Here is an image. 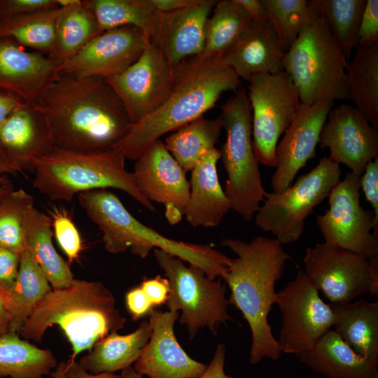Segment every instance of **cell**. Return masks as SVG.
I'll return each instance as SVG.
<instances>
[{
	"label": "cell",
	"mask_w": 378,
	"mask_h": 378,
	"mask_svg": "<svg viewBox=\"0 0 378 378\" xmlns=\"http://www.w3.org/2000/svg\"><path fill=\"white\" fill-rule=\"evenodd\" d=\"M36 104L47 115L55 148L111 150L132 125L121 101L102 78L59 71Z\"/></svg>",
	"instance_id": "cell-1"
},
{
	"label": "cell",
	"mask_w": 378,
	"mask_h": 378,
	"mask_svg": "<svg viewBox=\"0 0 378 378\" xmlns=\"http://www.w3.org/2000/svg\"><path fill=\"white\" fill-rule=\"evenodd\" d=\"M220 244L237 255L220 277L230 290L228 303L241 312L249 326V362L255 365L263 358L276 360L282 352L272 335L268 315L275 303L276 282L291 257L275 238L258 236L249 242L226 238Z\"/></svg>",
	"instance_id": "cell-2"
},
{
	"label": "cell",
	"mask_w": 378,
	"mask_h": 378,
	"mask_svg": "<svg viewBox=\"0 0 378 378\" xmlns=\"http://www.w3.org/2000/svg\"><path fill=\"white\" fill-rule=\"evenodd\" d=\"M174 70V83L164 100L148 115L132 124L113 146L125 159L135 161L162 135L203 116L223 92H235L241 83L220 57H190Z\"/></svg>",
	"instance_id": "cell-3"
},
{
	"label": "cell",
	"mask_w": 378,
	"mask_h": 378,
	"mask_svg": "<svg viewBox=\"0 0 378 378\" xmlns=\"http://www.w3.org/2000/svg\"><path fill=\"white\" fill-rule=\"evenodd\" d=\"M125 323L113 293L102 283L74 278L68 286L52 289L41 300L18 334L41 342L48 328L56 325L71 344L69 359L75 360Z\"/></svg>",
	"instance_id": "cell-4"
},
{
	"label": "cell",
	"mask_w": 378,
	"mask_h": 378,
	"mask_svg": "<svg viewBox=\"0 0 378 378\" xmlns=\"http://www.w3.org/2000/svg\"><path fill=\"white\" fill-rule=\"evenodd\" d=\"M78 201L88 218L103 233L106 251L110 253L130 251L141 258L155 248L161 249L202 270L215 280L227 270L231 258L209 244L184 242L168 238L138 220L120 199L106 190L78 195Z\"/></svg>",
	"instance_id": "cell-5"
},
{
	"label": "cell",
	"mask_w": 378,
	"mask_h": 378,
	"mask_svg": "<svg viewBox=\"0 0 378 378\" xmlns=\"http://www.w3.org/2000/svg\"><path fill=\"white\" fill-rule=\"evenodd\" d=\"M125 157L113 149L78 152L55 148L35 165L33 186L51 200L71 202L80 193L113 188L151 211L153 203L139 192Z\"/></svg>",
	"instance_id": "cell-6"
},
{
	"label": "cell",
	"mask_w": 378,
	"mask_h": 378,
	"mask_svg": "<svg viewBox=\"0 0 378 378\" xmlns=\"http://www.w3.org/2000/svg\"><path fill=\"white\" fill-rule=\"evenodd\" d=\"M348 60L320 16L307 24L285 52L283 67L300 103L349 99Z\"/></svg>",
	"instance_id": "cell-7"
},
{
	"label": "cell",
	"mask_w": 378,
	"mask_h": 378,
	"mask_svg": "<svg viewBox=\"0 0 378 378\" xmlns=\"http://www.w3.org/2000/svg\"><path fill=\"white\" fill-rule=\"evenodd\" d=\"M226 132L220 158L227 173L225 194L231 209L250 221L267 192L264 189L252 144V114L247 91L239 87L218 115Z\"/></svg>",
	"instance_id": "cell-8"
},
{
	"label": "cell",
	"mask_w": 378,
	"mask_h": 378,
	"mask_svg": "<svg viewBox=\"0 0 378 378\" xmlns=\"http://www.w3.org/2000/svg\"><path fill=\"white\" fill-rule=\"evenodd\" d=\"M341 169L328 157L281 192H267L255 216L256 226L270 232L282 245L296 241L304 220L340 181Z\"/></svg>",
	"instance_id": "cell-9"
},
{
	"label": "cell",
	"mask_w": 378,
	"mask_h": 378,
	"mask_svg": "<svg viewBox=\"0 0 378 378\" xmlns=\"http://www.w3.org/2000/svg\"><path fill=\"white\" fill-rule=\"evenodd\" d=\"M155 259L170 284L166 304L169 311H181L179 322L187 326L190 340L206 326L216 333V326L232 321L227 314L226 286L211 280L200 268L190 265L161 249H153Z\"/></svg>",
	"instance_id": "cell-10"
},
{
	"label": "cell",
	"mask_w": 378,
	"mask_h": 378,
	"mask_svg": "<svg viewBox=\"0 0 378 378\" xmlns=\"http://www.w3.org/2000/svg\"><path fill=\"white\" fill-rule=\"evenodd\" d=\"M248 83L253 151L258 162L275 167L279 137L289 127L301 103L294 85L284 71L255 74Z\"/></svg>",
	"instance_id": "cell-11"
},
{
	"label": "cell",
	"mask_w": 378,
	"mask_h": 378,
	"mask_svg": "<svg viewBox=\"0 0 378 378\" xmlns=\"http://www.w3.org/2000/svg\"><path fill=\"white\" fill-rule=\"evenodd\" d=\"M347 173L331 190L329 209L317 215L325 242L348 249L368 260L378 256V218L360 205V177Z\"/></svg>",
	"instance_id": "cell-12"
},
{
	"label": "cell",
	"mask_w": 378,
	"mask_h": 378,
	"mask_svg": "<svg viewBox=\"0 0 378 378\" xmlns=\"http://www.w3.org/2000/svg\"><path fill=\"white\" fill-rule=\"evenodd\" d=\"M275 303L282 314L278 343L281 352L299 354L312 349L333 327L335 315L329 304L304 270L276 293Z\"/></svg>",
	"instance_id": "cell-13"
},
{
	"label": "cell",
	"mask_w": 378,
	"mask_h": 378,
	"mask_svg": "<svg viewBox=\"0 0 378 378\" xmlns=\"http://www.w3.org/2000/svg\"><path fill=\"white\" fill-rule=\"evenodd\" d=\"M304 273L332 303L350 302L370 293L368 260L361 254L328 243L306 248Z\"/></svg>",
	"instance_id": "cell-14"
},
{
	"label": "cell",
	"mask_w": 378,
	"mask_h": 378,
	"mask_svg": "<svg viewBox=\"0 0 378 378\" xmlns=\"http://www.w3.org/2000/svg\"><path fill=\"white\" fill-rule=\"evenodd\" d=\"M174 78V69L149 41L134 63L121 74L105 80L134 124L162 104L172 89Z\"/></svg>",
	"instance_id": "cell-15"
},
{
	"label": "cell",
	"mask_w": 378,
	"mask_h": 378,
	"mask_svg": "<svg viewBox=\"0 0 378 378\" xmlns=\"http://www.w3.org/2000/svg\"><path fill=\"white\" fill-rule=\"evenodd\" d=\"M186 172L158 139L135 160L132 172L141 194L148 201L164 205L170 225H176L185 215L190 194Z\"/></svg>",
	"instance_id": "cell-16"
},
{
	"label": "cell",
	"mask_w": 378,
	"mask_h": 378,
	"mask_svg": "<svg viewBox=\"0 0 378 378\" xmlns=\"http://www.w3.org/2000/svg\"><path fill=\"white\" fill-rule=\"evenodd\" d=\"M320 146L329 150L328 159L344 164L361 175L366 164L378 157V132L355 106L332 108L320 134Z\"/></svg>",
	"instance_id": "cell-17"
},
{
	"label": "cell",
	"mask_w": 378,
	"mask_h": 378,
	"mask_svg": "<svg viewBox=\"0 0 378 378\" xmlns=\"http://www.w3.org/2000/svg\"><path fill=\"white\" fill-rule=\"evenodd\" d=\"M149 41L136 27L111 29L94 38L59 71L80 78H111L134 63Z\"/></svg>",
	"instance_id": "cell-18"
},
{
	"label": "cell",
	"mask_w": 378,
	"mask_h": 378,
	"mask_svg": "<svg viewBox=\"0 0 378 378\" xmlns=\"http://www.w3.org/2000/svg\"><path fill=\"white\" fill-rule=\"evenodd\" d=\"M334 102L300 104L276 148V170L271 181L273 192H281L288 188L298 172L315 157L321 132Z\"/></svg>",
	"instance_id": "cell-19"
},
{
	"label": "cell",
	"mask_w": 378,
	"mask_h": 378,
	"mask_svg": "<svg viewBox=\"0 0 378 378\" xmlns=\"http://www.w3.org/2000/svg\"><path fill=\"white\" fill-rule=\"evenodd\" d=\"M148 314L151 335L134 370L148 378H198L207 365L190 358L178 342L174 330L178 312L153 309Z\"/></svg>",
	"instance_id": "cell-20"
},
{
	"label": "cell",
	"mask_w": 378,
	"mask_h": 378,
	"mask_svg": "<svg viewBox=\"0 0 378 378\" xmlns=\"http://www.w3.org/2000/svg\"><path fill=\"white\" fill-rule=\"evenodd\" d=\"M0 146L20 172H34L36 163L55 148L46 112L36 103L20 104L0 126Z\"/></svg>",
	"instance_id": "cell-21"
},
{
	"label": "cell",
	"mask_w": 378,
	"mask_h": 378,
	"mask_svg": "<svg viewBox=\"0 0 378 378\" xmlns=\"http://www.w3.org/2000/svg\"><path fill=\"white\" fill-rule=\"evenodd\" d=\"M217 1L199 0L180 10L160 12L150 41L173 69L203 51L206 22Z\"/></svg>",
	"instance_id": "cell-22"
},
{
	"label": "cell",
	"mask_w": 378,
	"mask_h": 378,
	"mask_svg": "<svg viewBox=\"0 0 378 378\" xmlns=\"http://www.w3.org/2000/svg\"><path fill=\"white\" fill-rule=\"evenodd\" d=\"M58 75L46 55L27 51L10 37L0 38V89L37 103Z\"/></svg>",
	"instance_id": "cell-23"
},
{
	"label": "cell",
	"mask_w": 378,
	"mask_h": 378,
	"mask_svg": "<svg viewBox=\"0 0 378 378\" xmlns=\"http://www.w3.org/2000/svg\"><path fill=\"white\" fill-rule=\"evenodd\" d=\"M284 55L270 22L252 21L220 58L239 78L249 81L258 74L284 71Z\"/></svg>",
	"instance_id": "cell-24"
},
{
	"label": "cell",
	"mask_w": 378,
	"mask_h": 378,
	"mask_svg": "<svg viewBox=\"0 0 378 378\" xmlns=\"http://www.w3.org/2000/svg\"><path fill=\"white\" fill-rule=\"evenodd\" d=\"M220 158V150L214 147L190 171V194L184 216L194 227H215L231 209L218 176Z\"/></svg>",
	"instance_id": "cell-25"
},
{
	"label": "cell",
	"mask_w": 378,
	"mask_h": 378,
	"mask_svg": "<svg viewBox=\"0 0 378 378\" xmlns=\"http://www.w3.org/2000/svg\"><path fill=\"white\" fill-rule=\"evenodd\" d=\"M300 362L328 378H376L377 363L356 353L334 330L309 350L297 354Z\"/></svg>",
	"instance_id": "cell-26"
},
{
	"label": "cell",
	"mask_w": 378,
	"mask_h": 378,
	"mask_svg": "<svg viewBox=\"0 0 378 378\" xmlns=\"http://www.w3.org/2000/svg\"><path fill=\"white\" fill-rule=\"evenodd\" d=\"M329 304L335 315V332L356 353L378 362V302Z\"/></svg>",
	"instance_id": "cell-27"
},
{
	"label": "cell",
	"mask_w": 378,
	"mask_h": 378,
	"mask_svg": "<svg viewBox=\"0 0 378 378\" xmlns=\"http://www.w3.org/2000/svg\"><path fill=\"white\" fill-rule=\"evenodd\" d=\"M151 332L148 321L144 320L130 334L121 335L113 332L97 342L78 363L94 374L123 370L140 357Z\"/></svg>",
	"instance_id": "cell-28"
},
{
	"label": "cell",
	"mask_w": 378,
	"mask_h": 378,
	"mask_svg": "<svg viewBox=\"0 0 378 378\" xmlns=\"http://www.w3.org/2000/svg\"><path fill=\"white\" fill-rule=\"evenodd\" d=\"M52 236L50 216L31 207L24 222L25 251L38 264L52 288L59 289L68 286L74 276L69 264L57 252Z\"/></svg>",
	"instance_id": "cell-29"
},
{
	"label": "cell",
	"mask_w": 378,
	"mask_h": 378,
	"mask_svg": "<svg viewBox=\"0 0 378 378\" xmlns=\"http://www.w3.org/2000/svg\"><path fill=\"white\" fill-rule=\"evenodd\" d=\"M51 290L38 264L24 251L14 285L8 291H0L8 316V332L18 333L38 303Z\"/></svg>",
	"instance_id": "cell-30"
},
{
	"label": "cell",
	"mask_w": 378,
	"mask_h": 378,
	"mask_svg": "<svg viewBox=\"0 0 378 378\" xmlns=\"http://www.w3.org/2000/svg\"><path fill=\"white\" fill-rule=\"evenodd\" d=\"M55 38L47 57L59 69L94 38L104 32L85 1L60 8Z\"/></svg>",
	"instance_id": "cell-31"
},
{
	"label": "cell",
	"mask_w": 378,
	"mask_h": 378,
	"mask_svg": "<svg viewBox=\"0 0 378 378\" xmlns=\"http://www.w3.org/2000/svg\"><path fill=\"white\" fill-rule=\"evenodd\" d=\"M349 99L378 128V42L357 46L346 69Z\"/></svg>",
	"instance_id": "cell-32"
},
{
	"label": "cell",
	"mask_w": 378,
	"mask_h": 378,
	"mask_svg": "<svg viewBox=\"0 0 378 378\" xmlns=\"http://www.w3.org/2000/svg\"><path fill=\"white\" fill-rule=\"evenodd\" d=\"M57 365L50 349H40L18 333L0 336V377L44 378Z\"/></svg>",
	"instance_id": "cell-33"
},
{
	"label": "cell",
	"mask_w": 378,
	"mask_h": 378,
	"mask_svg": "<svg viewBox=\"0 0 378 378\" xmlns=\"http://www.w3.org/2000/svg\"><path fill=\"white\" fill-rule=\"evenodd\" d=\"M222 128L219 116L214 119L202 116L174 130L165 139L164 145L186 172L191 171L215 147Z\"/></svg>",
	"instance_id": "cell-34"
},
{
	"label": "cell",
	"mask_w": 378,
	"mask_h": 378,
	"mask_svg": "<svg viewBox=\"0 0 378 378\" xmlns=\"http://www.w3.org/2000/svg\"><path fill=\"white\" fill-rule=\"evenodd\" d=\"M103 31L122 27L139 28L150 41L160 12L151 0H84Z\"/></svg>",
	"instance_id": "cell-35"
},
{
	"label": "cell",
	"mask_w": 378,
	"mask_h": 378,
	"mask_svg": "<svg viewBox=\"0 0 378 378\" xmlns=\"http://www.w3.org/2000/svg\"><path fill=\"white\" fill-rule=\"evenodd\" d=\"M252 21L251 15L236 0L218 1L212 17L206 22L203 51L196 57H220Z\"/></svg>",
	"instance_id": "cell-36"
},
{
	"label": "cell",
	"mask_w": 378,
	"mask_h": 378,
	"mask_svg": "<svg viewBox=\"0 0 378 378\" xmlns=\"http://www.w3.org/2000/svg\"><path fill=\"white\" fill-rule=\"evenodd\" d=\"M60 7L24 15L0 17V38L8 36L23 47L47 56L56 32Z\"/></svg>",
	"instance_id": "cell-37"
},
{
	"label": "cell",
	"mask_w": 378,
	"mask_h": 378,
	"mask_svg": "<svg viewBox=\"0 0 378 378\" xmlns=\"http://www.w3.org/2000/svg\"><path fill=\"white\" fill-rule=\"evenodd\" d=\"M269 21L286 52L301 31L321 16L315 0H261Z\"/></svg>",
	"instance_id": "cell-38"
},
{
	"label": "cell",
	"mask_w": 378,
	"mask_h": 378,
	"mask_svg": "<svg viewBox=\"0 0 378 378\" xmlns=\"http://www.w3.org/2000/svg\"><path fill=\"white\" fill-rule=\"evenodd\" d=\"M320 15L348 61L358 46L366 0H315Z\"/></svg>",
	"instance_id": "cell-39"
},
{
	"label": "cell",
	"mask_w": 378,
	"mask_h": 378,
	"mask_svg": "<svg viewBox=\"0 0 378 378\" xmlns=\"http://www.w3.org/2000/svg\"><path fill=\"white\" fill-rule=\"evenodd\" d=\"M33 206V197L22 188L13 189L0 200V247L20 255L25 251V218Z\"/></svg>",
	"instance_id": "cell-40"
},
{
	"label": "cell",
	"mask_w": 378,
	"mask_h": 378,
	"mask_svg": "<svg viewBox=\"0 0 378 378\" xmlns=\"http://www.w3.org/2000/svg\"><path fill=\"white\" fill-rule=\"evenodd\" d=\"M50 218L55 238L69 262H71L78 258L83 249L80 234L65 210L55 209Z\"/></svg>",
	"instance_id": "cell-41"
},
{
	"label": "cell",
	"mask_w": 378,
	"mask_h": 378,
	"mask_svg": "<svg viewBox=\"0 0 378 378\" xmlns=\"http://www.w3.org/2000/svg\"><path fill=\"white\" fill-rule=\"evenodd\" d=\"M358 46L378 42V1L366 0L358 31Z\"/></svg>",
	"instance_id": "cell-42"
},
{
	"label": "cell",
	"mask_w": 378,
	"mask_h": 378,
	"mask_svg": "<svg viewBox=\"0 0 378 378\" xmlns=\"http://www.w3.org/2000/svg\"><path fill=\"white\" fill-rule=\"evenodd\" d=\"M58 7L57 0H0V17L24 15Z\"/></svg>",
	"instance_id": "cell-43"
},
{
	"label": "cell",
	"mask_w": 378,
	"mask_h": 378,
	"mask_svg": "<svg viewBox=\"0 0 378 378\" xmlns=\"http://www.w3.org/2000/svg\"><path fill=\"white\" fill-rule=\"evenodd\" d=\"M21 255L0 247V291H8L14 285Z\"/></svg>",
	"instance_id": "cell-44"
},
{
	"label": "cell",
	"mask_w": 378,
	"mask_h": 378,
	"mask_svg": "<svg viewBox=\"0 0 378 378\" xmlns=\"http://www.w3.org/2000/svg\"><path fill=\"white\" fill-rule=\"evenodd\" d=\"M360 177V187L366 200L372 205L378 218V157L369 162Z\"/></svg>",
	"instance_id": "cell-45"
},
{
	"label": "cell",
	"mask_w": 378,
	"mask_h": 378,
	"mask_svg": "<svg viewBox=\"0 0 378 378\" xmlns=\"http://www.w3.org/2000/svg\"><path fill=\"white\" fill-rule=\"evenodd\" d=\"M140 286L153 308L166 303L167 301L170 292V284L167 278L157 275L154 278L144 280Z\"/></svg>",
	"instance_id": "cell-46"
},
{
	"label": "cell",
	"mask_w": 378,
	"mask_h": 378,
	"mask_svg": "<svg viewBox=\"0 0 378 378\" xmlns=\"http://www.w3.org/2000/svg\"><path fill=\"white\" fill-rule=\"evenodd\" d=\"M125 301L127 308L134 321L148 314L154 309L141 286L134 288L127 292Z\"/></svg>",
	"instance_id": "cell-47"
},
{
	"label": "cell",
	"mask_w": 378,
	"mask_h": 378,
	"mask_svg": "<svg viewBox=\"0 0 378 378\" xmlns=\"http://www.w3.org/2000/svg\"><path fill=\"white\" fill-rule=\"evenodd\" d=\"M225 346L223 344H219L205 372L198 378H233L225 372Z\"/></svg>",
	"instance_id": "cell-48"
},
{
	"label": "cell",
	"mask_w": 378,
	"mask_h": 378,
	"mask_svg": "<svg viewBox=\"0 0 378 378\" xmlns=\"http://www.w3.org/2000/svg\"><path fill=\"white\" fill-rule=\"evenodd\" d=\"M24 101L15 94L0 89V126Z\"/></svg>",
	"instance_id": "cell-49"
},
{
	"label": "cell",
	"mask_w": 378,
	"mask_h": 378,
	"mask_svg": "<svg viewBox=\"0 0 378 378\" xmlns=\"http://www.w3.org/2000/svg\"><path fill=\"white\" fill-rule=\"evenodd\" d=\"M66 378H122V377L114 373L94 374L85 370L75 360L69 359L66 362Z\"/></svg>",
	"instance_id": "cell-50"
},
{
	"label": "cell",
	"mask_w": 378,
	"mask_h": 378,
	"mask_svg": "<svg viewBox=\"0 0 378 378\" xmlns=\"http://www.w3.org/2000/svg\"><path fill=\"white\" fill-rule=\"evenodd\" d=\"M251 15L253 21L270 22L266 8L261 0H236Z\"/></svg>",
	"instance_id": "cell-51"
},
{
	"label": "cell",
	"mask_w": 378,
	"mask_h": 378,
	"mask_svg": "<svg viewBox=\"0 0 378 378\" xmlns=\"http://www.w3.org/2000/svg\"><path fill=\"white\" fill-rule=\"evenodd\" d=\"M151 1L158 11L167 13L192 6L199 0H151Z\"/></svg>",
	"instance_id": "cell-52"
},
{
	"label": "cell",
	"mask_w": 378,
	"mask_h": 378,
	"mask_svg": "<svg viewBox=\"0 0 378 378\" xmlns=\"http://www.w3.org/2000/svg\"><path fill=\"white\" fill-rule=\"evenodd\" d=\"M18 172L19 169L8 158L0 146V176Z\"/></svg>",
	"instance_id": "cell-53"
},
{
	"label": "cell",
	"mask_w": 378,
	"mask_h": 378,
	"mask_svg": "<svg viewBox=\"0 0 378 378\" xmlns=\"http://www.w3.org/2000/svg\"><path fill=\"white\" fill-rule=\"evenodd\" d=\"M13 189V184L7 175L0 176V200Z\"/></svg>",
	"instance_id": "cell-54"
},
{
	"label": "cell",
	"mask_w": 378,
	"mask_h": 378,
	"mask_svg": "<svg viewBox=\"0 0 378 378\" xmlns=\"http://www.w3.org/2000/svg\"><path fill=\"white\" fill-rule=\"evenodd\" d=\"M8 332V316L0 295V336Z\"/></svg>",
	"instance_id": "cell-55"
},
{
	"label": "cell",
	"mask_w": 378,
	"mask_h": 378,
	"mask_svg": "<svg viewBox=\"0 0 378 378\" xmlns=\"http://www.w3.org/2000/svg\"><path fill=\"white\" fill-rule=\"evenodd\" d=\"M66 363L60 362L57 364L55 370L51 373L52 378H66Z\"/></svg>",
	"instance_id": "cell-56"
},
{
	"label": "cell",
	"mask_w": 378,
	"mask_h": 378,
	"mask_svg": "<svg viewBox=\"0 0 378 378\" xmlns=\"http://www.w3.org/2000/svg\"><path fill=\"white\" fill-rule=\"evenodd\" d=\"M121 376L122 378H143V375L136 372L132 366L122 370Z\"/></svg>",
	"instance_id": "cell-57"
},
{
	"label": "cell",
	"mask_w": 378,
	"mask_h": 378,
	"mask_svg": "<svg viewBox=\"0 0 378 378\" xmlns=\"http://www.w3.org/2000/svg\"><path fill=\"white\" fill-rule=\"evenodd\" d=\"M77 0H57L58 6L60 8L66 7L74 4Z\"/></svg>",
	"instance_id": "cell-58"
},
{
	"label": "cell",
	"mask_w": 378,
	"mask_h": 378,
	"mask_svg": "<svg viewBox=\"0 0 378 378\" xmlns=\"http://www.w3.org/2000/svg\"><path fill=\"white\" fill-rule=\"evenodd\" d=\"M376 378H378V377H376Z\"/></svg>",
	"instance_id": "cell-59"
}]
</instances>
